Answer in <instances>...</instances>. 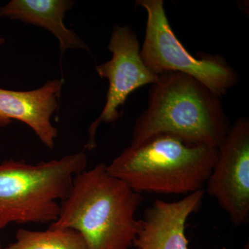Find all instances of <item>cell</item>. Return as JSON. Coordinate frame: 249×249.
<instances>
[{
    "mask_svg": "<svg viewBox=\"0 0 249 249\" xmlns=\"http://www.w3.org/2000/svg\"><path fill=\"white\" fill-rule=\"evenodd\" d=\"M142 202V195L98 163L76 175L49 227L76 231L88 249H129L142 226L136 213Z\"/></svg>",
    "mask_w": 249,
    "mask_h": 249,
    "instance_id": "1",
    "label": "cell"
},
{
    "mask_svg": "<svg viewBox=\"0 0 249 249\" xmlns=\"http://www.w3.org/2000/svg\"><path fill=\"white\" fill-rule=\"evenodd\" d=\"M221 98L184 73L158 75L150 85L147 108L136 120L130 145L168 134L219 148L231 127Z\"/></svg>",
    "mask_w": 249,
    "mask_h": 249,
    "instance_id": "2",
    "label": "cell"
},
{
    "mask_svg": "<svg viewBox=\"0 0 249 249\" xmlns=\"http://www.w3.org/2000/svg\"><path fill=\"white\" fill-rule=\"evenodd\" d=\"M217 155V147L160 134L129 145L107 169L139 194L188 196L203 190Z\"/></svg>",
    "mask_w": 249,
    "mask_h": 249,
    "instance_id": "3",
    "label": "cell"
},
{
    "mask_svg": "<svg viewBox=\"0 0 249 249\" xmlns=\"http://www.w3.org/2000/svg\"><path fill=\"white\" fill-rule=\"evenodd\" d=\"M84 152L36 164L0 163V231L11 223L55 222L76 175L86 170Z\"/></svg>",
    "mask_w": 249,
    "mask_h": 249,
    "instance_id": "4",
    "label": "cell"
},
{
    "mask_svg": "<svg viewBox=\"0 0 249 249\" xmlns=\"http://www.w3.org/2000/svg\"><path fill=\"white\" fill-rule=\"evenodd\" d=\"M147 13L145 37L141 57L156 75L178 72L199 80L222 98L240 80L238 73L219 54L195 57L178 40L167 17L163 0H137Z\"/></svg>",
    "mask_w": 249,
    "mask_h": 249,
    "instance_id": "5",
    "label": "cell"
},
{
    "mask_svg": "<svg viewBox=\"0 0 249 249\" xmlns=\"http://www.w3.org/2000/svg\"><path fill=\"white\" fill-rule=\"evenodd\" d=\"M108 49L110 60L96 67L101 78L108 80L106 104L101 114L88 129V142L85 149L91 150L96 146V134L102 123L110 124L119 119V109L122 107L129 95L147 85H152L158 75L147 68L141 57V46L138 36L129 26H114Z\"/></svg>",
    "mask_w": 249,
    "mask_h": 249,
    "instance_id": "6",
    "label": "cell"
},
{
    "mask_svg": "<svg viewBox=\"0 0 249 249\" xmlns=\"http://www.w3.org/2000/svg\"><path fill=\"white\" fill-rule=\"evenodd\" d=\"M213 196L236 227L249 219V120L241 117L231 125L206 181Z\"/></svg>",
    "mask_w": 249,
    "mask_h": 249,
    "instance_id": "7",
    "label": "cell"
},
{
    "mask_svg": "<svg viewBox=\"0 0 249 249\" xmlns=\"http://www.w3.org/2000/svg\"><path fill=\"white\" fill-rule=\"evenodd\" d=\"M63 84V80L54 79L31 91L0 88V127L20 121L46 147L53 148L58 131L52 124V116L58 109Z\"/></svg>",
    "mask_w": 249,
    "mask_h": 249,
    "instance_id": "8",
    "label": "cell"
},
{
    "mask_svg": "<svg viewBox=\"0 0 249 249\" xmlns=\"http://www.w3.org/2000/svg\"><path fill=\"white\" fill-rule=\"evenodd\" d=\"M204 193L200 190L173 202L156 200L144 212L134 249H188L187 220L200 208Z\"/></svg>",
    "mask_w": 249,
    "mask_h": 249,
    "instance_id": "9",
    "label": "cell"
},
{
    "mask_svg": "<svg viewBox=\"0 0 249 249\" xmlns=\"http://www.w3.org/2000/svg\"><path fill=\"white\" fill-rule=\"evenodd\" d=\"M74 4L71 0H11L0 7V18L21 21L49 31L58 39L62 58L69 49L90 52L84 41L64 23L66 13Z\"/></svg>",
    "mask_w": 249,
    "mask_h": 249,
    "instance_id": "10",
    "label": "cell"
},
{
    "mask_svg": "<svg viewBox=\"0 0 249 249\" xmlns=\"http://www.w3.org/2000/svg\"><path fill=\"white\" fill-rule=\"evenodd\" d=\"M3 249H88L79 232L70 228L45 231L18 229L16 240Z\"/></svg>",
    "mask_w": 249,
    "mask_h": 249,
    "instance_id": "11",
    "label": "cell"
},
{
    "mask_svg": "<svg viewBox=\"0 0 249 249\" xmlns=\"http://www.w3.org/2000/svg\"><path fill=\"white\" fill-rule=\"evenodd\" d=\"M5 42V39L0 37V46L2 45Z\"/></svg>",
    "mask_w": 249,
    "mask_h": 249,
    "instance_id": "12",
    "label": "cell"
},
{
    "mask_svg": "<svg viewBox=\"0 0 249 249\" xmlns=\"http://www.w3.org/2000/svg\"><path fill=\"white\" fill-rule=\"evenodd\" d=\"M0 249H3L2 247H1V240H0Z\"/></svg>",
    "mask_w": 249,
    "mask_h": 249,
    "instance_id": "13",
    "label": "cell"
}]
</instances>
